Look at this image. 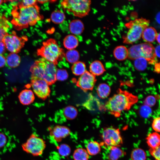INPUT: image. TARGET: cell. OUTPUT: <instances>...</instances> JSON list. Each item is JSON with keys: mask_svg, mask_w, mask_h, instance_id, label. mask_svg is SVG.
Masks as SVG:
<instances>
[{"mask_svg": "<svg viewBox=\"0 0 160 160\" xmlns=\"http://www.w3.org/2000/svg\"><path fill=\"white\" fill-rule=\"evenodd\" d=\"M155 97L150 95L147 96L144 101V104L150 107L153 106L156 103Z\"/></svg>", "mask_w": 160, "mask_h": 160, "instance_id": "obj_36", "label": "cell"}, {"mask_svg": "<svg viewBox=\"0 0 160 160\" xmlns=\"http://www.w3.org/2000/svg\"><path fill=\"white\" fill-rule=\"evenodd\" d=\"M147 143L151 148H154L160 146L159 134L155 132L148 134L146 138Z\"/></svg>", "mask_w": 160, "mask_h": 160, "instance_id": "obj_19", "label": "cell"}, {"mask_svg": "<svg viewBox=\"0 0 160 160\" xmlns=\"http://www.w3.org/2000/svg\"><path fill=\"white\" fill-rule=\"evenodd\" d=\"M91 4V1L89 0H64L60 3L61 6L65 11L80 18L88 14Z\"/></svg>", "mask_w": 160, "mask_h": 160, "instance_id": "obj_4", "label": "cell"}, {"mask_svg": "<svg viewBox=\"0 0 160 160\" xmlns=\"http://www.w3.org/2000/svg\"><path fill=\"white\" fill-rule=\"evenodd\" d=\"M37 0H24L21 1L20 4L23 7H29L36 5Z\"/></svg>", "mask_w": 160, "mask_h": 160, "instance_id": "obj_39", "label": "cell"}, {"mask_svg": "<svg viewBox=\"0 0 160 160\" xmlns=\"http://www.w3.org/2000/svg\"><path fill=\"white\" fill-rule=\"evenodd\" d=\"M146 154L145 151L140 148H136L132 152L131 157L132 160H146Z\"/></svg>", "mask_w": 160, "mask_h": 160, "instance_id": "obj_32", "label": "cell"}, {"mask_svg": "<svg viewBox=\"0 0 160 160\" xmlns=\"http://www.w3.org/2000/svg\"><path fill=\"white\" fill-rule=\"evenodd\" d=\"M155 71L157 73H159L160 71V64L159 63H157L155 64Z\"/></svg>", "mask_w": 160, "mask_h": 160, "instance_id": "obj_45", "label": "cell"}, {"mask_svg": "<svg viewBox=\"0 0 160 160\" xmlns=\"http://www.w3.org/2000/svg\"><path fill=\"white\" fill-rule=\"evenodd\" d=\"M64 47L68 50L75 49L79 45V41L77 37L73 34L66 36L63 41Z\"/></svg>", "mask_w": 160, "mask_h": 160, "instance_id": "obj_17", "label": "cell"}, {"mask_svg": "<svg viewBox=\"0 0 160 160\" xmlns=\"http://www.w3.org/2000/svg\"><path fill=\"white\" fill-rule=\"evenodd\" d=\"M149 25L148 20L143 18L136 19L128 24L129 30L124 38V42L132 44L139 40L144 28Z\"/></svg>", "mask_w": 160, "mask_h": 160, "instance_id": "obj_6", "label": "cell"}, {"mask_svg": "<svg viewBox=\"0 0 160 160\" xmlns=\"http://www.w3.org/2000/svg\"><path fill=\"white\" fill-rule=\"evenodd\" d=\"M68 75L67 71L64 69H57L55 79L58 81H63L66 80L68 78Z\"/></svg>", "mask_w": 160, "mask_h": 160, "instance_id": "obj_35", "label": "cell"}, {"mask_svg": "<svg viewBox=\"0 0 160 160\" xmlns=\"http://www.w3.org/2000/svg\"><path fill=\"white\" fill-rule=\"evenodd\" d=\"M148 63V60L145 58L140 57L134 59V65L137 70L143 71L147 68Z\"/></svg>", "mask_w": 160, "mask_h": 160, "instance_id": "obj_30", "label": "cell"}, {"mask_svg": "<svg viewBox=\"0 0 160 160\" xmlns=\"http://www.w3.org/2000/svg\"><path fill=\"white\" fill-rule=\"evenodd\" d=\"M154 53L155 57L159 58L160 57V46L159 44L154 48Z\"/></svg>", "mask_w": 160, "mask_h": 160, "instance_id": "obj_41", "label": "cell"}, {"mask_svg": "<svg viewBox=\"0 0 160 160\" xmlns=\"http://www.w3.org/2000/svg\"><path fill=\"white\" fill-rule=\"evenodd\" d=\"M6 48L3 41H0V55H2L5 52Z\"/></svg>", "mask_w": 160, "mask_h": 160, "instance_id": "obj_43", "label": "cell"}, {"mask_svg": "<svg viewBox=\"0 0 160 160\" xmlns=\"http://www.w3.org/2000/svg\"><path fill=\"white\" fill-rule=\"evenodd\" d=\"M39 7L36 5L23 7L19 4L14 8L11 12L13 18L11 22L17 29L35 25L42 19Z\"/></svg>", "mask_w": 160, "mask_h": 160, "instance_id": "obj_1", "label": "cell"}, {"mask_svg": "<svg viewBox=\"0 0 160 160\" xmlns=\"http://www.w3.org/2000/svg\"><path fill=\"white\" fill-rule=\"evenodd\" d=\"M59 155L63 157H66L69 155L71 152V148L68 145L62 144L57 147Z\"/></svg>", "mask_w": 160, "mask_h": 160, "instance_id": "obj_33", "label": "cell"}, {"mask_svg": "<svg viewBox=\"0 0 160 160\" xmlns=\"http://www.w3.org/2000/svg\"><path fill=\"white\" fill-rule=\"evenodd\" d=\"M138 100L136 96L127 91L119 89L116 93L108 99L104 108L111 114L119 117L122 111L130 109Z\"/></svg>", "mask_w": 160, "mask_h": 160, "instance_id": "obj_2", "label": "cell"}, {"mask_svg": "<svg viewBox=\"0 0 160 160\" xmlns=\"http://www.w3.org/2000/svg\"><path fill=\"white\" fill-rule=\"evenodd\" d=\"M65 57L68 62L73 64L79 61L80 55L79 52L75 49L69 50L65 53Z\"/></svg>", "mask_w": 160, "mask_h": 160, "instance_id": "obj_27", "label": "cell"}, {"mask_svg": "<svg viewBox=\"0 0 160 160\" xmlns=\"http://www.w3.org/2000/svg\"><path fill=\"white\" fill-rule=\"evenodd\" d=\"M49 1H49L48 0H37V2L41 4L47 2L48 1Z\"/></svg>", "mask_w": 160, "mask_h": 160, "instance_id": "obj_47", "label": "cell"}, {"mask_svg": "<svg viewBox=\"0 0 160 160\" xmlns=\"http://www.w3.org/2000/svg\"><path fill=\"white\" fill-rule=\"evenodd\" d=\"M111 89L107 84L102 83L100 84L97 88V93L99 97L102 99L106 98L110 95Z\"/></svg>", "mask_w": 160, "mask_h": 160, "instance_id": "obj_24", "label": "cell"}, {"mask_svg": "<svg viewBox=\"0 0 160 160\" xmlns=\"http://www.w3.org/2000/svg\"><path fill=\"white\" fill-rule=\"evenodd\" d=\"M69 29L73 35L81 34L84 30V25L83 22L79 19L71 21L69 24Z\"/></svg>", "mask_w": 160, "mask_h": 160, "instance_id": "obj_16", "label": "cell"}, {"mask_svg": "<svg viewBox=\"0 0 160 160\" xmlns=\"http://www.w3.org/2000/svg\"><path fill=\"white\" fill-rule=\"evenodd\" d=\"M27 40L25 36L19 37L15 33L6 34L2 41L6 49L11 53H17L23 47Z\"/></svg>", "mask_w": 160, "mask_h": 160, "instance_id": "obj_9", "label": "cell"}, {"mask_svg": "<svg viewBox=\"0 0 160 160\" xmlns=\"http://www.w3.org/2000/svg\"><path fill=\"white\" fill-rule=\"evenodd\" d=\"M7 142L6 136L3 133L0 132V148L3 147Z\"/></svg>", "mask_w": 160, "mask_h": 160, "instance_id": "obj_40", "label": "cell"}, {"mask_svg": "<svg viewBox=\"0 0 160 160\" xmlns=\"http://www.w3.org/2000/svg\"><path fill=\"white\" fill-rule=\"evenodd\" d=\"M124 154L123 151L119 147H111L108 154V159L109 160H118Z\"/></svg>", "mask_w": 160, "mask_h": 160, "instance_id": "obj_25", "label": "cell"}, {"mask_svg": "<svg viewBox=\"0 0 160 160\" xmlns=\"http://www.w3.org/2000/svg\"><path fill=\"white\" fill-rule=\"evenodd\" d=\"M113 55L117 60H124L128 57V49L124 46H117L114 50Z\"/></svg>", "mask_w": 160, "mask_h": 160, "instance_id": "obj_20", "label": "cell"}, {"mask_svg": "<svg viewBox=\"0 0 160 160\" xmlns=\"http://www.w3.org/2000/svg\"><path fill=\"white\" fill-rule=\"evenodd\" d=\"M90 72L94 76H98L102 74L105 71L103 63L99 60L92 62L89 65Z\"/></svg>", "mask_w": 160, "mask_h": 160, "instance_id": "obj_18", "label": "cell"}, {"mask_svg": "<svg viewBox=\"0 0 160 160\" xmlns=\"http://www.w3.org/2000/svg\"><path fill=\"white\" fill-rule=\"evenodd\" d=\"M102 138L105 144L111 147H119L123 143L119 130L112 127L104 129L102 134Z\"/></svg>", "mask_w": 160, "mask_h": 160, "instance_id": "obj_8", "label": "cell"}, {"mask_svg": "<svg viewBox=\"0 0 160 160\" xmlns=\"http://www.w3.org/2000/svg\"><path fill=\"white\" fill-rule=\"evenodd\" d=\"M71 130L68 127L62 125H57L50 131L51 137L57 142L61 141L63 139L68 136Z\"/></svg>", "mask_w": 160, "mask_h": 160, "instance_id": "obj_13", "label": "cell"}, {"mask_svg": "<svg viewBox=\"0 0 160 160\" xmlns=\"http://www.w3.org/2000/svg\"><path fill=\"white\" fill-rule=\"evenodd\" d=\"M20 61V56L16 53H11L6 58V64L11 68H15L18 66Z\"/></svg>", "mask_w": 160, "mask_h": 160, "instance_id": "obj_23", "label": "cell"}, {"mask_svg": "<svg viewBox=\"0 0 160 160\" xmlns=\"http://www.w3.org/2000/svg\"><path fill=\"white\" fill-rule=\"evenodd\" d=\"M63 112L65 118L68 120L75 119L77 117L78 113L76 108L71 105L65 107L64 109Z\"/></svg>", "mask_w": 160, "mask_h": 160, "instance_id": "obj_31", "label": "cell"}, {"mask_svg": "<svg viewBox=\"0 0 160 160\" xmlns=\"http://www.w3.org/2000/svg\"><path fill=\"white\" fill-rule=\"evenodd\" d=\"M18 98L22 104L28 105L33 102L35 97L33 92L31 90L25 89L20 93Z\"/></svg>", "mask_w": 160, "mask_h": 160, "instance_id": "obj_14", "label": "cell"}, {"mask_svg": "<svg viewBox=\"0 0 160 160\" xmlns=\"http://www.w3.org/2000/svg\"><path fill=\"white\" fill-rule=\"evenodd\" d=\"M44 71L43 79L49 84L53 83L56 80L55 75L57 70L56 65L44 58Z\"/></svg>", "mask_w": 160, "mask_h": 160, "instance_id": "obj_12", "label": "cell"}, {"mask_svg": "<svg viewBox=\"0 0 160 160\" xmlns=\"http://www.w3.org/2000/svg\"><path fill=\"white\" fill-rule=\"evenodd\" d=\"M10 26L8 20L4 16L0 15V41H2L4 36L8 34Z\"/></svg>", "mask_w": 160, "mask_h": 160, "instance_id": "obj_22", "label": "cell"}, {"mask_svg": "<svg viewBox=\"0 0 160 160\" xmlns=\"http://www.w3.org/2000/svg\"><path fill=\"white\" fill-rule=\"evenodd\" d=\"M96 81L95 76L89 72L86 71L80 76L77 84V86L81 89L87 91L93 89Z\"/></svg>", "mask_w": 160, "mask_h": 160, "instance_id": "obj_11", "label": "cell"}, {"mask_svg": "<svg viewBox=\"0 0 160 160\" xmlns=\"http://www.w3.org/2000/svg\"><path fill=\"white\" fill-rule=\"evenodd\" d=\"M45 141L35 134H32L21 145L23 150L33 156L41 155L45 149Z\"/></svg>", "mask_w": 160, "mask_h": 160, "instance_id": "obj_7", "label": "cell"}, {"mask_svg": "<svg viewBox=\"0 0 160 160\" xmlns=\"http://www.w3.org/2000/svg\"><path fill=\"white\" fill-rule=\"evenodd\" d=\"M73 157L74 160H88L89 155L86 149L79 148L74 151Z\"/></svg>", "mask_w": 160, "mask_h": 160, "instance_id": "obj_28", "label": "cell"}, {"mask_svg": "<svg viewBox=\"0 0 160 160\" xmlns=\"http://www.w3.org/2000/svg\"><path fill=\"white\" fill-rule=\"evenodd\" d=\"M155 20L156 22L158 24L160 23V12H158L155 16Z\"/></svg>", "mask_w": 160, "mask_h": 160, "instance_id": "obj_44", "label": "cell"}, {"mask_svg": "<svg viewBox=\"0 0 160 160\" xmlns=\"http://www.w3.org/2000/svg\"><path fill=\"white\" fill-rule=\"evenodd\" d=\"M3 1V0H0V5L2 3Z\"/></svg>", "mask_w": 160, "mask_h": 160, "instance_id": "obj_48", "label": "cell"}, {"mask_svg": "<svg viewBox=\"0 0 160 160\" xmlns=\"http://www.w3.org/2000/svg\"><path fill=\"white\" fill-rule=\"evenodd\" d=\"M37 54L50 62L56 65L57 62L63 59L65 56L64 50L60 47L56 41L50 38L43 43L37 50Z\"/></svg>", "mask_w": 160, "mask_h": 160, "instance_id": "obj_3", "label": "cell"}, {"mask_svg": "<svg viewBox=\"0 0 160 160\" xmlns=\"http://www.w3.org/2000/svg\"><path fill=\"white\" fill-rule=\"evenodd\" d=\"M6 64V58L2 55H0V68L4 67Z\"/></svg>", "mask_w": 160, "mask_h": 160, "instance_id": "obj_42", "label": "cell"}, {"mask_svg": "<svg viewBox=\"0 0 160 160\" xmlns=\"http://www.w3.org/2000/svg\"><path fill=\"white\" fill-rule=\"evenodd\" d=\"M31 84L33 92L39 98L44 99L49 95V84L45 80L32 77Z\"/></svg>", "mask_w": 160, "mask_h": 160, "instance_id": "obj_10", "label": "cell"}, {"mask_svg": "<svg viewBox=\"0 0 160 160\" xmlns=\"http://www.w3.org/2000/svg\"><path fill=\"white\" fill-rule=\"evenodd\" d=\"M153 129L158 132L160 131V117H157L154 119L152 124Z\"/></svg>", "mask_w": 160, "mask_h": 160, "instance_id": "obj_38", "label": "cell"}, {"mask_svg": "<svg viewBox=\"0 0 160 160\" xmlns=\"http://www.w3.org/2000/svg\"><path fill=\"white\" fill-rule=\"evenodd\" d=\"M139 113L141 117L144 118H147L151 114L152 110L151 107L144 104L140 108Z\"/></svg>", "mask_w": 160, "mask_h": 160, "instance_id": "obj_34", "label": "cell"}, {"mask_svg": "<svg viewBox=\"0 0 160 160\" xmlns=\"http://www.w3.org/2000/svg\"><path fill=\"white\" fill-rule=\"evenodd\" d=\"M149 152L155 160H160V146L154 148H150Z\"/></svg>", "mask_w": 160, "mask_h": 160, "instance_id": "obj_37", "label": "cell"}, {"mask_svg": "<svg viewBox=\"0 0 160 160\" xmlns=\"http://www.w3.org/2000/svg\"><path fill=\"white\" fill-rule=\"evenodd\" d=\"M52 21L55 24H60L63 23L65 19L64 13L59 10L54 11L50 16Z\"/></svg>", "mask_w": 160, "mask_h": 160, "instance_id": "obj_29", "label": "cell"}, {"mask_svg": "<svg viewBox=\"0 0 160 160\" xmlns=\"http://www.w3.org/2000/svg\"><path fill=\"white\" fill-rule=\"evenodd\" d=\"M156 40L157 42L159 44L160 42V33H157L156 37Z\"/></svg>", "mask_w": 160, "mask_h": 160, "instance_id": "obj_46", "label": "cell"}, {"mask_svg": "<svg viewBox=\"0 0 160 160\" xmlns=\"http://www.w3.org/2000/svg\"><path fill=\"white\" fill-rule=\"evenodd\" d=\"M128 51V57L131 59L143 57L151 63L155 60L154 47L151 43L145 42L133 45L129 48Z\"/></svg>", "mask_w": 160, "mask_h": 160, "instance_id": "obj_5", "label": "cell"}, {"mask_svg": "<svg viewBox=\"0 0 160 160\" xmlns=\"http://www.w3.org/2000/svg\"><path fill=\"white\" fill-rule=\"evenodd\" d=\"M71 69L73 73L76 76H80L86 71L85 64L80 61L73 64Z\"/></svg>", "mask_w": 160, "mask_h": 160, "instance_id": "obj_26", "label": "cell"}, {"mask_svg": "<svg viewBox=\"0 0 160 160\" xmlns=\"http://www.w3.org/2000/svg\"><path fill=\"white\" fill-rule=\"evenodd\" d=\"M157 33L153 27L148 26L144 29L142 37L145 42L151 43L156 40Z\"/></svg>", "mask_w": 160, "mask_h": 160, "instance_id": "obj_15", "label": "cell"}, {"mask_svg": "<svg viewBox=\"0 0 160 160\" xmlns=\"http://www.w3.org/2000/svg\"><path fill=\"white\" fill-rule=\"evenodd\" d=\"M100 144L95 141H91L86 145V149L89 155H95L99 153L101 151Z\"/></svg>", "mask_w": 160, "mask_h": 160, "instance_id": "obj_21", "label": "cell"}]
</instances>
